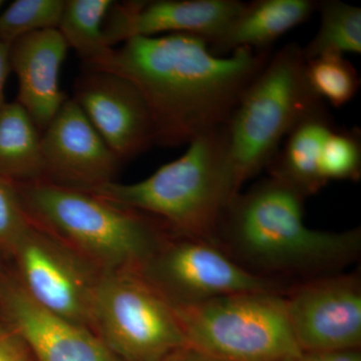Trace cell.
Instances as JSON below:
<instances>
[{
    "label": "cell",
    "mask_w": 361,
    "mask_h": 361,
    "mask_svg": "<svg viewBox=\"0 0 361 361\" xmlns=\"http://www.w3.org/2000/svg\"><path fill=\"white\" fill-rule=\"evenodd\" d=\"M271 54L243 47L217 56L202 37L173 33L127 40L87 68L132 82L148 106L155 145L175 148L227 125Z\"/></svg>",
    "instance_id": "obj_1"
},
{
    "label": "cell",
    "mask_w": 361,
    "mask_h": 361,
    "mask_svg": "<svg viewBox=\"0 0 361 361\" xmlns=\"http://www.w3.org/2000/svg\"><path fill=\"white\" fill-rule=\"evenodd\" d=\"M306 199L274 178L259 180L226 208L218 244L253 274L285 285L284 279L293 284L343 272L360 258V228L332 232L307 227Z\"/></svg>",
    "instance_id": "obj_2"
},
{
    "label": "cell",
    "mask_w": 361,
    "mask_h": 361,
    "mask_svg": "<svg viewBox=\"0 0 361 361\" xmlns=\"http://www.w3.org/2000/svg\"><path fill=\"white\" fill-rule=\"evenodd\" d=\"M188 146L179 159L161 166L147 179L133 184L113 180L89 193L151 216L176 235L218 243L223 214L238 194L226 126Z\"/></svg>",
    "instance_id": "obj_3"
},
{
    "label": "cell",
    "mask_w": 361,
    "mask_h": 361,
    "mask_svg": "<svg viewBox=\"0 0 361 361\" xmlns=\"http://www.w3.org/2000/svg\"><path fill=\"white\" fill-rule=\"evenodd\" d=\"M13 185L33 224L99 272L141 270L172 233L151 216L89 192L45 180Z\"/></svg>",
    "instance_id": "obj_4"
},
{
    "label": "cell",
    "mask_w": 361,
    "mask_h": 361,
    "mask_svg": "<svg viewBox=\"0 0 361 361\" xmlns=\"http://www.w3.org/2000/svg\"><path fill=\"white\" fill-rule=\"evenodd\" d=\"M322 102L306 80L300 45L288 44L271 54L226 125L238 193L245 183L266 170L294 125Z\"/></svg>",
    "instance_id": "obj_5"
},
{
    "label": "cell",
    "mask_w": 361,
    "mask_h": 361,
    "mask_svg": "<svg viewBox=\"0 0 361 361\" xmlns=\"http://www.w3.org/2000/svg\"><path fill=\"white\" fill-rule=\"evenodd\" d=\"M284 292H247L173 306L187 344L222 361H284L302 353Z\"/></svg>",
    "instance_id": "obj_6"
},
{
    "label": "cell",
    "mask_w": 361,
    "mask_h": 361,
    "mask_svg": "<svg viewBox=\"0 0 361 361\" xmlns=\"http://www.w3.org/2000/svg\"><path fill=\"white\" fill-rule=\"evenodd\" d=\"M92 330L123 361H160L188 345L172 305L139 271L101 273Z\"/></svg>",
    "instance_id": "obj_7"
},
{
    "label": "cell",
    "mask_w": 361,
    "mask_h": 361,
    "mask_svg": "<svg viewBox=\"0 0 361 361\" xmlns=\"http://www.w3.org/2000/svg\"><path fill=\"white\" fill-rule=\"evenodd\" d=\"M139 272L173 306L247 292H284L288 287L253 274L215 242L174 233Z\"/></svg>",
    "instance_id": "obj_8"
},
{
    "label": "cell",
    "mask_w": 361,
    "mask_h": 361,
    "mask_svg": "<svg viewBox=\"0 0 361 361\" xmlns=\"http://www.w3.org/2000/svg\"><path fill=\"white\" fill-rule=\"evenodd\" d=\"M11 254L18 283L35 303L92 330V299L102 272L32 222Z\"/></svg>",
    "instance_id": "obj_9"
},
{
    "label": "cell",
    "mask_w": 361,
    "mask_h": 361,
    "mask_svg": "<svg viewBox=\"0 0 361 361\" xmlns=\"http://www.w3.org/2000/svg\"><path fill=\"white\" fill-rule=\"evenodd\" d=\"M294 338L302 353L361 349V276L338 272L296 282L283 293Z\"/></svg>",
    "instance_id": "obj_10"
},
{
    "label": "cell",
    "mask_w": 361,
    "mask_h": 361,
    "mask_svg": "<svg viewBox=\"0 0 361 361\" xmlns=\"http://www.w3.org/2000/svg\"><path fill=\"white\" fill-rule=\"evenodd\" d=\"M73 99L121 161L155 145L148 106L128 78L87 68L75 80Z\"/></svg>",
    "instance_id": "obj_11"
},
{
    "label": "cell",
    "mask_w": 361,
    "mask_h": 361,
    "mask_svg": "<svg viewBox=\"0 0 361 361\" xmlns=\"http://www.w3.org/2000/svg\"><path fill=\"white\" fill-rule=\"evenodd\" d=\"M44 180L90 192L113 182L122 161L114 154L75 99H66L42 133Z\"/></svg>",
    "instance_id": "obj_12"
},
{
    "label": "cell",
    "mask_w": 361,
    "mask_h": 361,
    "mask_svg": "<svg viewBox=\"0 0 361 361\" xmlns=\"http://www.w3.org/2000/svg\"><path fill=\"white\" fill-rule=\"evenodd\" d=\"M244 2L239 0H135L114 2L104 32L111 47L134 37L184 33L212 44Z\"/></svg>",
    "instance_id": "obj_13"
},
{
    "label": "cell",
    "mask_w": 361,
    "mask_h": 361,
    "mask_svg": "<svg viewBox=\"0 0 361 361\" xmlns=\"http://www.w3.org/2000/svg\"><path fill=\"white\" fill-rule=\"evenodd\" d=\"M0 301L35 361H123L92 330L40 307L18 282L2 285Z\"/></svg>",
    "instance_id": "obj_14"
},
{
    "label": "cell",
    "mask_w": 361,
    "mask_h": 361,
    "mask_svg": "<svg viewBox=\"0 0 361 361\" xmlns=\"http://www.w3.org/2000/svg\"><path fill=\"white\" fill-rule=\"evenodd\" d=\"M70 47L58 30L25 35L11 47V70L18 82V104L40 134L66 101L59 75Z\"/></svg>",
    "instance_id": "obj_15"
},
{
    "label": "cell",
    "mask_w": 361,
    "mask_h": 361,
    "mask_svg": "<svg viewBox=\"0 0 361 361\" xmlns=\"http://www.w3.org/2000/svg\"><path fill=\"white\" fill-rule=\"evenodd\" d=\"M336 127L324 102L316 104L292 128L266 168L269 177L281 180L308 197L327 184L320 174V158L324 142Z\"/></svg>",
    "instance_id": "obj_16"
},
{
    "label": "cell",
    "mask_w": 361,
    "mask_h": 361,
    "mask_svg": "<svg viewBox=\"0 0 361 361\" xmlns=\"http://www.w3.org/2000/svg\"><path fill=\"white\" fill-rule=\"evenodd\" d=\"M315 0H255L244 2L221 37L209 49L217 56L248 47L257 51L270 47L285 33L310 20L317 11Z\"/></svg>",
    "instance_id": "obj_17"
},
{
    "label": "cell",
    "mask_w": 361,
    "mask_h": 361,
    "mask_svg": "<svg viewBox=\"0 0 361 361\" xmlns=\"http://www.w3.org/2000/svg\"><path fill=\"white\" fill-rule=\"evenodd\" d=\"M42 134L18 102L0 110V178L13 183L44 180Z\"/></svg>",
    "instance_id": "obj_18"
},
{
    "label": "cell",
    "mask_w": 361,
    "mask_h": 361,
    "mask_svg": "<svg viewBox=\"0 0 361 361\" xmlns=\"http://www.w3.org/2000/svg\"><path fill=\"white\" fill-rule=\"evenodd\" d=\"M114 2L111 0H66L58 30L70 49H75L87 68L108 58L111 47L104 26Z\"/></svg>",
    "instance_id": "obj_19"
},
{
    "label": "cell",
    "mask_w": 361,
    "mask_h": 361,
    "mask_svg": "<svg viewBox=\"0 0 361 361\" xmlns=\"http://www.w3.org/2000/svg\"><path fill=\"white\" fill-rule=\"evenodd\" d=\"M320 25L312 39L302 47L305 61L326 54L361 52V8L339 1H318Z\"/></svg>",
    "instance_id": "obj_20"
},
{
    "label": "cell",
    "mask_w": 361,
    "mask_h": 361,
    "mask_svg": "<svg viewBox=\"0 0 361 361\" xmlns=\"http://www.w3.org/2000/svg\"><path fill=\"white\" fill-rule=\"evenodd\" d=\"M305 77L316 96L337 109L350 103L361 85L355 66L344 56L336 54L305 61Z\"/></svg>",
    "instance_id": "obj_21"
},
{
    "label": "cell",
    "mask_w": 361,
    "mask_h": 361,
    "mask_svg": "<svg viewBox=\"0 0 361 361\" xmlns=\"http://www.w3.org/2000/svg\"><path fill=\"white\" fill-rule=\"evenodd\" d=\"M66 0H16L0 13V40H16L47 30H58Z\"/></svg>",
    "instance_id": "obj_22"
},
{
    "label": "cell",
    "mask_w": 361,
    "mask_h": 361,
    "mask_svg": "<svg viewBox=\"0 0 361 361\" xmlns=\"http://www.w3.org/2000/svg\"><path fill=\"white\" fill-rule=\"evenodd\" d=\"M319 168L326 184L331 180L358 182L361 178L360 128L348 129L336 126L324 142Z\"/></svg>",
    "instance_id": "obj_23"
},
{
    "label": "cell",
    "mask_w": 361,
    "mask_h": 361,
    "mask_svg": "<svg viewBox=\"0 0 361 361\" xmlns=\"http://www.w3.org/2000/svg\"><path fill=\"white\" fill-rule=\"evenodd\" d=\"M30 224L13 185L0 178V248L11 253Z\"/></svg>",
    "instance_id": "obj_24"
},
{
    "label": "cell",
    "mask_w": 361,
    "mask_h": 361,
    "mask_svg": "<svg viewBox=\"0 0 361 361\" xmlns=\"http://www.w3.org/2000/svg\"><path fill=\"white\" fill-rule=\"evenodd\" d=\"M0 361H32V355L13 329L0 332Z\"/></svg>",
    "instance_id": "obj_25"
},
{
    "label": "cell",
    "mask_w": 361,
    "mask_h": 361,
    "mask_svg": "<svg viewBox=\"0 0 361 361\" xmlns=\"http://www.w3.org/2000/svg\"><path fill=\"white\" fill-rule=\"evenodd\" d=\"M284 361H361V349L336 353H301Z\"/></svg>",
    "instance_id": "obj_26"
},
{
    "label": "cell",
    "mask_w": 361,
    "mask_h": 361,
    "mask_svg": "<svg viewBox=\"0 0 361 361\" xmlns=\"http://www.w3.org/2000/svg\"><path fill=\"white\" fill-rule=\"evenodd\" d=\"M160 361H222L207 355L198 349L186 345L171 353Z\"/></svg>",
    "instance_id": "obj_27"
},
{
    "label": "cell",
    "mask_w": 361,
    "mask_h": 361,
    "mask_svg": "<svg viewBox=\"0 0 361 361\" xmlns=\"http://www.w3.org/2000/svg\"><path fill=\"white\" fill-rule=\"evenodd\" d=\"M11 44L0 40V110L6 103L4 99V87H6L7 78L11 73Z\"/></svg>",
    "instance_id": "obj_28"
},
{
    "label": "cell",
    "mask_w": 361,
    "mask_h": 361,
    "mask_svg": "<svg viewBox=\"0 0 361 361\" xmlns=\"http://www.w3.org/2000/svg\"><path fill=\"white\" fill-rule=\"evenodd\" d=\"M6 2L4 1V0H0V13H1L2 9H4V7H6Z\"/></svg>",
    "instance_id": "obj_29"
}]
</instances>
